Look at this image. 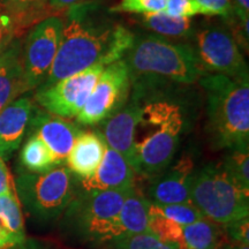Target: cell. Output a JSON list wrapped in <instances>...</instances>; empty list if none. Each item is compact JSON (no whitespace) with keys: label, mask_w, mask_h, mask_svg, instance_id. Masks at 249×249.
<instances>
[{"label":"cell","mask_w":249,"mask_h":249,"mask_svg":"<svg viewBox=\"0 0 249 249\" xmlns=\"http://www.w3.org/2000/svg\"><path fill=\"white\" fill-rule=\"evenodd\" d=\"M102 0L83 2L62 13L59 49L49 75L39 87H49L95 64L120 60L132 45L134 33L112 17Z\"/></svg>","instance_id":"obj_1"},{"label":"cell","mask_w":249,"mask_h":249,"mask_svg":"<svg viewBox=\"0 0 249 249\" xmlns=\"http://www.w3.org/2000/svg\"><path fill=\"white\" fill-rule=\"evenodd\" d=\"M124 59L134 92L149 91L161 83L192 85L207 75L192 44L152 33L134 34Z\"/></svg>","instance_id":"obj_2"},{"label":"cell","mask_w":249,"mask_h":249,"mask_svg":"<svg viewBox=\"0 0 249 249\" xmlns=\"http://www.w3.org/2000/svg\"><path fill=\"white\" fill-rule=\"evenodd\" d=\"M183 128L185 114L179 103L161 97H152L144 104L140 102L134 130L135 174L154 178L167 169L178 150Z\"/></svg>","instance_id":"obj_3"},{"label":"cell","mask_w":249,"mask_h":249,"mask_svg":"<svg viewBox=\"0 0 249 249\" xmlns=\"http://www.w3.org/2000/svg\"><path fill=\"white\" fill-rule=\"evenodd\" d=\"M207 132L214 149H249V79L207 74Z\"/></svg>","instance_id":"obj_4"},{"label":"cell","mask_w":249,"mask_h":249,"mask_svg":"<svg viewBox=\"0 0 249 249\" xmlns=\"http://www.w3.org/2000/svg\"><path fill=\"white\" fill-rule=\"evenodd\" d=\"M129 189L77 193L65 210L64 224L67 231L88 244L121 240L124 233L119 213Z\"/></svg>","instance_id":"obj_5"},{"label":"cell","mask_w":249,"mask_h":249,"mask_svg":"<svg viewBox=\"0 0 249 249\" xmlns=\"http://www.w3.org/2000/svg\"><path fill=\"white\" fill-rule=\"evenodd\" d=\"M191 201L205 218L219 225L249 216V192L236 185L220 163L194 171Z\"/></svg>","instance_id":"obj_6"},{"label":"cell","mask_w":249,"mask_h":249,"mask_svg":"<svg viewBox=\"0 0 249 249\" xmlns=\"http://www.w3.org/2000/svg\"><path fill=\"white\" fill-rule=\"evenodd\" d=\"M77 178L66 165H57L44 173L23 170L15 179V191L31 216L42 222L58 218L77 194Z\"/></svg>","instance_id":"obj_7"},{"label":"cell","mask_w":249,"mask_h":249,"mask_svg":"<svg viewBox=\"0 0 249 249\" xmlns=\"http://www.w3.org/2000/svg\"><path fill=\"white\" fill-rule=\"evenodd\" d=\"M192 39L194 40L193 48L205 73L235 80L249 79L244 53L226 26L214 24L196 28Z\"/></svg>","instance_id":"obj_8"},{"label":"cell","mask_w":249,"mask_h":249,"mask_svg":"<svg viewBox=\"0 0 249 249\" xmlns=\"http://www.w3.org/2000/svg\"><path fill=\"white\" fill-rule=\"evenodd\" d=\"M61 31V15L45 18L30 28L21 49L26 91L38 88L48 77L60 44Z\"/></svg>","instance_id":"obj_9"},{"label":"cell","mask_w":249,"mask_h":249,"mask_svg":"<svg viewBox=\"0 0 249 249\" xmlns=\"http://www.w3.org/2000/svg\"><path fill=\"white\" fill-rule=\"evenodd\" d=\"M132 81L124 59L107 65L99 75L88 101L76 116L77 123L93 126L113 116L126 104Z\"/></svg>","instance_id":"obj_10"},{"label":"cell","mask_w":249,"mask_h":249,"mask_svg":"<svg viewBox=\"0 0 249 249\" xmlns=\"http://www.w3.org/2000/svg\"><path fill=\"white\" fill-rule=\"evenodd\" d=\"M103 64H95L85 71L62 79L49 87H38L36 102L46 112L61 118L76 117L88 101L103 70Z\"/></svg>","instance_id":"obj_11"},{"label":"cell","mask_w":249,"mask_h":249,"mask_svg":"<svg viewBox=\"0 0 249 249\" xmlns=\"http://www.w3.org/2000/svg\"><path fill=\"white\" fill-rule=\"evenodd\" d=\"M29 129L30 134H35L45 143L57 165L66 163L74 141L82 132L76 124L66 118L53 116L49 112L38 111L36 108L31 117Z\"/></svg>","instance_id":"obj_12"},{"label":"cell","mask_w":249,"mask_h":249,"mask_svg":"<svg viewBox=\"0 0 249 249\" xmlns=\"http://www.w3.org/2000/svg\"><path fill=\"white\" fill-rule=\"evenodd\" d=\"M194 163L189 156H183L170 169H165L151 178L148 200L157 205L183 203L191 201V183Z\"/></svg>","instance_id":"obj_13"},{"label":"cell","mask_w":249,"mask_h":249,"mask_svg":"<svg viewBox=\"0 0 249 249\" xmlns=\"http://www.w3.org/2000/svg\"><path fill=\"white\" fill-rule=\"evenodd\" d=\"M135 171L119 152L107 147L101 165L90 178L79 180L83 192L124 191L134 187Z\"/></svg>","instance_id":"obj_14"},{"label":"cell","mask_w":249,"mask_h":249,"mask_svg":"<svg viewBox=\"0 0 249 249\" xmlns=\"http://www.w3.org/2000/svg\"><path fill=\"white\" fill-rule=\"evenodd\" d=\"M140 113V102L133 98L104 124V136L107 147L124 157L130 166H135L134 130Z\"/></svg>","instance_id":"obj_15"},{"label":"cell","mask_w":249,"mask_h":249,"mask_svg":"<svg viewBox=\"0 0 249 249\" xmlns=\"http://www.w3.org/2000/svg\"><path fill=\"white\" fill-rule=\"evenodd\" d=\"M34 110L35 107L29 97H20L0 112V158L8 160L20 147Z\"/></svg>","instance_id":"obj_16"},{"label":"cell","mask_w":249,"mask_h":249,"mask_svg":"<svg viewBox=\"0 0 249 249\" xmlns=\"http://www.w3.org/2000/svg\"><path fill=\"white\" fill-rule=\"evenodd\" d=\"M107 144L99 132H81L66 158V166L79 180L90 178L97 171Z\"/></svg>","instance_id":"obj_17"},{"label":"cell","mask_w":249,"mask_h":249,"mask_svg":"<svg viewBox=\"0 0 249 249\" xmlns=\"http://www.w3.org/2000/svg\"><path fill=\"white\" fill-rule=\"evenodd\" d=\"M22 43L14 38L0 57V112L26 92L21 64Z\"/></svg>","instance_id":"obj_18"},{"label":"cell","mask_w":249,"mask_h":249,"mask_svg":"<svg viewBox=\"0 0 249 249\" xmlns=\"http://www.w3.org/2000/svg\"><path fill=\"white\" fill-rule=\"evenodd\" d=\"M136 21L143 29L169 39H192L196 30L194 18L170 17L164 12L141 14Z\"/></svg>","instance_id":"obj_19"},{"label":"cell","mask_w":249,"mask_h":249,"mask_svg":"<svg viewBox=\"0 0 249 249\" xmlns=\"http://www.w3.org/2000/svg\"><path fill=\"white\" fill-rule=\"evenodd\" d=\"M0 7L12 20L15 37L49 18L48 0H0Z\"/></svg>","instance_id":"obj_20"},{"label":"cell","mask_w":249,"mask_h":249,"mask_svg":"<svg viewBox=\"0 0 249 249\" xmlns=\"http://www.w3.org/2000/svg\"><path fill=\"white\" fill-rule=\"evenodd\" d=\"M150 201L132 187L121 205L119 220L124 236L148 232V209Z\"/></svg>","instance_id":"obj_21"},{"label":"cell","mask_w":249,"mask_h":249,"mask_svg":"<svg viewBox=\"0 0 249 249\" xmlns=\"http://www.w3.org/2000/svg\"><path fill=\"white\" fill-rule=\"evenodd\" d=\"M183 242L188 249H217L226 240L223 225L216 224L208 218L182 227Z\"/></svg>","instance_id":"obj_22"},{"label":"cell","mask_w":249,"mask_h":249,"mask_svg":"<svg viewBox=\"0 0 249 249\" xmlns=\"http://www.w3.org/2000/svg\"><path fill=\"white\" fill-rule=\"evenodd\" d=\"M20 161L23 169L31 173H44L57 166L51 151L35 134H30L23 145L20 152Z\"/></svg>","instance_id":"obj_23"},{"label":"cell","mask_w":249,"mask_h":249,"mask_svg":"<svg viewBox=\"0 0 249 249\" xmlns=\"http://www.w3.org/2000/svg\"><path fill=\"white\" fill-rule=\"evenodd\" d=\"M0 224L22 244L26 241V230L20 201L15 188L0 195Z\"/></svg>","instance_id":"obj_24"},{"label":"cell","mask_w":249,"mask_h":249,"mask_svg":"<svg viewBox=\"0 0 249 249\" xmlns=\"http://www.w3.org/2000/svg\"><path fill=\"white\" fill-rule=\"evenodd\" d=\"M148 232L161 241L177 247L182 241V226L166 217L157 204L149 203Z\"/></svg>","instance_id":"obj_25"},{"label":"cell","mask_w":249,"mask_h":249,"mask_svg":"<svg viewBox=\"0 0 249 249\" xmlns=\"http://www.w3.org/2000/svg\"><path fill=\"white\" fill-rule=\"evenodd\" d=\"M220 164L236 185L249 192V149H231Z\"/></svg>","instance_id":"obj_26"},{"label":"cell","mask_w":249,"mask_h":249,"mask_svg":"<svg viewBox=\"0 0 249 249\" xmlns=\"http://www.w3.org/2000/svg\"><path fill=\"white\" fill-rule=\"evenodd\" d=\"M160 210L166 217L172 219L179 225L187 226L191 224L197 222V220L204 218L203 214L198 208L193 203V202H183V203H174V204H165L158 205Z\"/></svg>","instance_id":"obj_27"},{"label":"cell","mask_w":249,"mask_h":249,"mask_svg":"<svg viewBox=\"0 0 249 249\" xmlns=\"http://www.w3.org/2000/svg\"><path fill=\"white\" fill-rule=\"evenodd\" d=\"M167 0H120L119 4L110 7L111 13L150 14L164 12Z\"/></svg>","instance_id":"obj_28"},{"label":"cell","mask_w":249,"mask_h":249,"mask_svg":"<svg viewBox=\"0 0 249 249\" xmlns=\"http://www.w3.org/2000/svg\"><path fill=\"white\" fill-rule=\"evenodd\" d=\"M118 249H176V247L160 240L150 232L127 235L116 242Z\"/></svg>","instance_id":"obj_29"},{"label":"cell","mask_w":249,"mask_h":249,"mask_svg":"<svg viewBox=\"0 0 249 249\" xmlns=\"http://www.w3.org/2000/svg\"><path fill=\"white\" fill-rule=\"evenodd\" d=\"M164 13L174 18H194L197 15H205L202 6L196 0H167Z\"/></svg>","instance_id":"obj_30"},{"label":"cell","mask_w":249,"mask_h":249,"mask_svg":"<svg viewBox=\"0 0 249 249\" xmlns=\"http://www.w3.org/2000/svg\"><path fill=\"white\" fill-rule=\"evenodd\" d=\"M226 239L233 244L249 245V219L248 217L234 220L223 225Z\"/></svg>","instance_id":"obj_31"},{"label":"cell","mask_w":249,"mask_h":249,"mask_svg":"<svg viewBox=\"0 0 249 249\" xmlns=\"http://www.w3.org/2000/svg\"><path fill=\"white\" fill-rule=\"evenodd\" d=\"M203 7L207 17H222L227 20L232 15L231 0H196Z\"/></svg>","instance_id":"obj_32"},{"label":"cell","mask_w":249,"mask_h":249,"mask_svg":"<svg viewBox=\"0 0 249 249\" xmlns=\"http://www.w3.org/2000/svg\"><path fill=\"white\" fill-rule=\"evenodd\" d=\"M15 37V30L12 20L0 7V57Z\"/></svg>","instance_id":"obj_33"},{"label":"cell","mask_w":249,"mask_h":249,"mask_svg":"<svg viewBox=\"0 0 249 249\" xmlns=\"http://www.w3.org/2000/svg\"><path fill=\"white\" fill-rule=\"evenodd\" d=\"M92 1V0H48V13L49 17L60 15L73 6L83 4V2Z\"/></svg>","instance_id":"obj_34"},{"label":"cell","mask_w":249,"mask_h":249,"mask_svg":"<svg viewBox=\"0 0 249 249\" xmlns=\"http://www.w3.org/2000/svg\"><path fill=\"white\" fill-rule=\"evenodd\" d=\"M15 188L14 180L6 166L5 161L0 158V195Z\"/></svg>","instance_id":"obj_35"},{"label":"cell","mask_w":249,"mask_h":249,"mask_svg":"<svg viewBox=\"0 0 249 249\" xmlns=\"http://www.w3.org/2000/svg\"><path fill=\"white\" fill-rule=\"evenodd\" d=\"M232 13L239 18L249 17V0H231Z\"/></svg>","instance_id":"obj_36"},{"label":"cell","mask_w":249,"mask_h":249,"mask_svg":"<svg viewBox=\"0 0 249 249\" xmlns=\"http://www.w3.org/2000/svg\"><path fill=\"white\" fill-rule=\"evenodd\" d=\"M218 249H249V245H240V244H233V242L224 240L222 244H220Z\"/></svg>","instance_id":"obj_37"},{"label":"cell","mask_w":249,"mask_h":249,"mask_svg":"<svg viewBox=\"0 0 249 249\" xmlns=\"http://www.w3.org/2000/svg\"><path fill=\"white\" fill-rule=\"evenodd\" d=\"M9 249H40V247L34 241H23L22 244L15 246V247H12Z\"/></svg>","instance_id":"obj_38"},{"label":"cell","mask_w":249,"mask_h":249,"mask_svg":"<svg viewBox=\"0 0 249 249\" xmlns=\"http://www.w3.org/2000/svg\"><path fill=\"white\" fill-rule=\"evenodd\" d=\"M217 249H218V248H217Z\"/></svg>","instance_id":"obj_39"}]
</instances>
